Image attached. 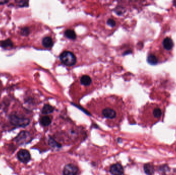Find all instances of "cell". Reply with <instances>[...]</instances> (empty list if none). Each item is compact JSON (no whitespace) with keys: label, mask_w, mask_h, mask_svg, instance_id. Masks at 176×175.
<instances>
[{"label":"cell","mask_w":176,"mask_h":175,"mask_svg":"<svg viewBox=\"0 0 176 175\" xmlns=\"http://www.w3.org/2000/svg\"><path fill=\"white\" fill-rule=\"evenodd\" d=\"M59 59L63 65L68 67L74 66L77 62L76 54L69 50H63L59 56Z\"/></svg>","instance_id":"cell-1"},{"label":"cell","mask_w":176,"mask_h":175,"mask_svg":"<svg viewBox=\"0 0 176 175\" xmlns=\"http://www.w3.org/2000/svg\"><path fill=\"white\" fill-rule=\"evenodd\" d=\"M93 80V79L92 78V76L90 74H85L81 75L79 78L76 84L79 86H81V89H83L85 91L87 90V92H88V90L92 89Z\"/></svg>","instance_id":"cell-2"},{"label":"cell","mask_w":176,"mask_h":175,"mask_svg":"<svg viewBox=\"0 0 176 175\" xmlns=\"http://www.w3.org/2000/svg\"><path fill=\"white\" fill-rule=\"evenodd\" d=\"M10 121L13 125L20 127H24L29 124V119L24 117H20L17 115H11Z\"/></svg>","instance_id":"cell-3"},{"label":"cell","mask_w":176,"mask_h":175,"mask_svg":"<svg viewBox=\"0 0 176 175\" xmlns=\"http://www.w3.org/2000/svg\"><path fill=\"white\" fill-rule=\"evenodd\" d=\"M101 115L107 119H113L117 116V112L113 107L107 106L104 107L101 111Z\"/></svg>","instance_id":"cell-4"},{"label":"cell","mask_w":176,"mask_h":175,"mask_svg":"<svg viewBox=\"0 0 176 175\" xmlns=\"http://www.w3.org/2000/svg\"><path fill=\"white\" fill-rule=\"evenodd\" d=\"M78 167L74 164H69L63 169V175H77L78 173Z\"/></svg>","instance_id":"cell-5"},{"label":"cell","mask_w":176,"mask_h":175,"mask_svg":"<svg viewBox=\"0 0 176 175\" xmlns=\"http://www.w3.org/2000/svg\"><path fill=\"white\" fill-rule=\"evenodd\" d=\"M18 158L19 160L24 163H26L31 159L30 153L27 150L21 149L18 153Z\"/></svg>","instance_id":"cell-6"},{"label":"cell","mask_w":176,"mask_h":175,"mask_svg":"<svg viewBox=\"0 0 176 175\" xmlns=\"http://www.w3.org/2000/svg\"><path fill=\"white\" fill-rule=\"evenodd\" d=\"M110 172L113 175H122L124 173V169L121 164L115 163L110 167Z\"/></svg>","instance_id":"cell-7"},{"label":"cell","mask_w":176,"mask_h":175,"mask_svg":"<svg viewBox=\"0 0 176 175\" xmlns=\"http://www.w3.org/2000/svg\"><path fill=\"white\" fill-rule=\"evenodd\" d=\"M28 138H29V133L27 132L23 131L21 132L19 135L16 138V140L17 142L19 143H24V142L28 140Z\"/></svg>","instance_id":"cell-8"},{"label":"cell","mask_w":176,"mask_h":175,"mask_svg":"<svg viewBox=\"0 0 176 175\" xmlns=\"http://www.w3.org/2000/svg\"><path fill=\"white\" fill-rule=\"evenodd\" d=\"M42 45L46 48H50L54 44V40L50 37H46L44 38L42 41Z\"/></svg>","instance_id":"cell-9"},{"label":"cell","mask_w":176,"mask_h":175,"mask_svg":"<svg viewBox=\"0 0 176 175\" xmlns=\"http://www.w3.org/2000/svg\"><path fill=\"white\" fill-rule=\"evenodd\" d=\"M163 45L164 47L165 50H172V48L173 47L174 43L172 39L170 38L167 37L164 40L163 42Z\"/></svg>","instance_id":"cell-10"},{"label":"cell","mask_w":176,"mask_h":175,"mask_svg":"<svg viewBox=\"0 0 176 175\" xmlns=\"http://www.w3.org/2000/svg\"><path fill=\"white\" fill-rule=\"evenodd\" d=\"M64 35L65 37L71 40H74L76 38V33L73 29H68L65 31Z\"/></svg>","instance_id":"cell-11"},{"label":"cell","mask_w":176,"mask_h":175,"mask_svg":"<svg viewBox=\"0 0 176 175\" xmlns=\"http://www.w3.org/2000/svg\"><path fill=\"white\" fill-rule=\"evenodd\" d=\"M144 169L145 173L148 175H152L154 173V167L152 165L150 164H146L144 167Z\"/></svg>","instance_id":"cell-12"},{"label":"cell","mask_w":176,"mask_h":175,"mask_svg":"<svg viewBox=\"0 0 176 175\" xmlns=\"http://www.w3.org/2000/svg\"><path fill=\"white\" fill-rule=\"evenodd\" d=\"M51 118L48 116H43L40 119V123L42 125L44 126L49 125L51 123Z\"/></svg>","instance_id":"cell-13"},{"label":"cell","mask_w":176,"mask_h":175,"mask_svg":"<svg viewBox=\"0 0 176 175\" xmlns=\"http://www.w3.org/2000/svg\"><path fill=\"white\" fill-rule=\"evenodd\" d=\"M54 110V109L51 105L49 104H46L42 108V112L43 114H49L53 112Z\"/></svg>","instance_id":"cell-14"},{"label":"cell","mask_w":176,"mask_h":175,"mask_svg":"<svg viewBox=\"0 0 176 175\" xmlns=\"http://www.w3.org/2000/svg\"><path fill=\"white\" fill-rule=\"evenodd\" d=\"M147 61L151 65H156L158 62V60L154 54H150L147 58Z\"/></svg>","instance_id":"cell-15"},{"label":"cell","mask_w":176,"mask_h":175,"mask_svg":"<svg viewBox=\"0 0 176 175\" xmlns=\"http://www.w3.org/2000/svg\"><path fill=\"white\" fill-rule=\"evenodd\" d=\"M13 45V43L12 41L9 39H7V40H4L1 42V46H2L3 47H11Z\"/></svg>","instance_id":"cell-16"},{"label":"cell","mask_w":176,"mask_h":175,"mask_svg":"<svg viewBox=\"0 0 176 175\" xmlns=\"http://www.w3.org/2000/svg\"><path fill=\"white\" fill-rule=\"evenodd\" d=\"M153 115L156 118H160L162 115V111L159 108H154L153 110Z\"/></svg>","instance_id":"cell-17"},{"label":"cell","mask_w":176,"mask_h":175,"mask_svg":"<svg viewBox=\"0 0 176 175\" xmlns=\"http://www.w3.org/2000/svg\"><path fill=\"white\" fill-rule=\"evenodd\" d=\"M15 3L17 4L20 7H26L28 6V2L27 1H22V0H19L16 1Z\"/></svg>","instance_id":"cell-18"},{"label":"cell","mask_w":176,"mask_h":175,"mask_svg":"<svg viewBox=\"0 0 176 175\" xmlns=\"http://www.w3.org/2000/svg\"><path fill=\"white\" fill-rule=\"evenodd\" d=\"M107 24L111 27H114L116 25V22L113 19H109L107 22Z\"/></svg>","instance_id":"cell-19"},{"label":"cell","mask_w":176,"mask_h":175,"mask_svg":"<svg viewBox=\"0 0 176 175\" xmlns=\"http://www.w3.org/2000/svg\"><path fill=\"white\" fill-rule=\"evenodd\" d=\"M49 144L52 146L53 147H55V146H58L56 143L55 142L54 140L53 139H50L49 140Z\"/></svg>","instance_id":"cell-20"},{"label":"cell","mask_w":176,"mask_h":175,"mask_svg":"<svg viewBox=\"0 0 176 175\" xmlns=\"http://www.w3.org/2000/svg\"><path fill=\"white\" fill-rule=\"evenodd\" d=\"M21 33H22L23 35L26 36V35H28V33H29V30H28V28H23L22 29V32Z\"/></svg>","instance_id":"cell-21"},{"label":"cell","mask_w":176,"mask_h":175,"mask_svg":"<svg viewBox=\"0 0 176 175\" xmlns=\"http://www.w3.org/2000/svg\"><path fill=\"white\" fill-rule=\"evenodd\" d=\"M8 2V1H7V0H0V4H4Z\"/></svg>","instance_id":"cell-22"}]
</instances>
